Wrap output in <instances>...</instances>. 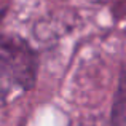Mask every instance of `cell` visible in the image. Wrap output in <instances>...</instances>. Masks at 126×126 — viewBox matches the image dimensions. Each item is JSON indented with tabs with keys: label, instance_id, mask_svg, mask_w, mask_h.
Listing matches in <instances>:
<instances>
[{
	"label": "cell",
	"instance_id": "obj_1",
	"mask_svg": "<svg viewBox=\"0 0 126 126\" xmlns=\"http://www.w3.org/2000/svg\"><path fill=\"white\" fill-rule=\"evenodd\" d=\"M35 77L37 61L27 43L19 38L0 42V107L29 91Z\"/></svg>",
	"mask_w": 126,
	"mask_h": 126
},
{
	"label": "cell",
	"instance_id": "obj_2",
	"mask_svg": "<svg viewBox=\"0 0 126 126\" xmlns=\"http://www.w3.org/2000/svg\"><path fill=\"white\" fill-rule=\"evenodd\" d=\"M110 125L126 126V70L121 75L117 93H115V99H113V104H112Z\"/></svg>",
	"mask_w": 126,
	"mask_h": 126
}]
</instances>
